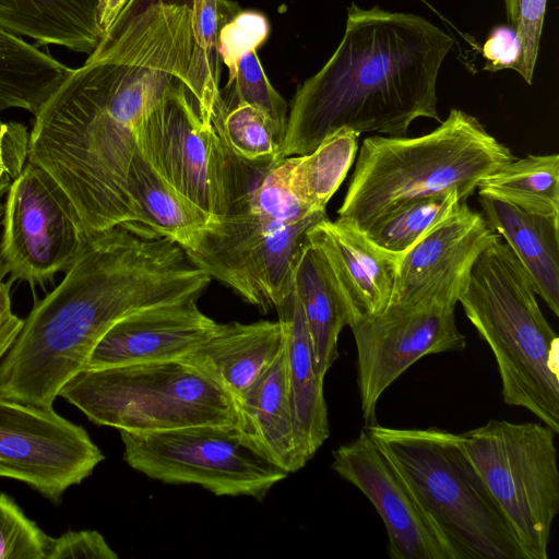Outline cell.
<instances>
[{
	"label": "cell",
	"mask_w": 559,
	"mask_h": 559,
	"mask_svg": "<svg viewBox=\"0 0 559 559\" xmlns=\"http://www.w3.org/2000/svg\"><path fill=\"white\" fill-rule=\"evenodd\" d=\"M358 138L356 132L341 129L311 153L289 157V185L310 211H325L356 158Z\"/></svg>",
	"instance_id": "cell-28"
},
{
	"label": "cell",
	"mask_w": 559,
	"mask_h": 559,
	"mask_svg": "<svg viewBox=\"0 0 559 559\" xmlns=\"http://www.w3.org/2000/svg\"><path fill=\"white\" fill-rule=\"evenodd\" d=\"M49 536L0 492V559H46Z\"/></svg>",
	"instance_id": "cell-33"
},
{
	"label": "cell",
	"mask_w": 559,
	"mask_h": 559,
	"mask_svg": "<svg viewBox=\"0 0 559 559\" xmlns=\"http://www.w3.org/2000/svg\"><path fill=\"white\" fill-rule=\"evenodd\" d=\"M72 71L0 27V112L22 108L35 115Z\"/></svg>",
	"instance_id": "cell-26"
},
{
	"label": "cell",
	"mask_w": 559,
	"mask_h": 559,
	"mask_svg": "<svg viewBox=\"0 0 559 559\" xmlns=\"http://www.w3.org/2000/svg\"><path fill=\"white\" fill-rule=\"evenodd\" d=\"M119 432L124 462L165 484L199 485L216 496L261 500L288 475L240 424Z\"/></svg>",
	"instance_id": "cell-8"
},
{
	"label": "cell",
	"mask_w": 559,
	"mask_h": 559,
	"mask_svg": "<svg viewBox=\"0 0 559 559\" xmlns=\"http://www.w3.org/2000/svg\"><path fill=\"white\" fill-rule=\"evenodd\" d=\"M460 437L526 559H547L559 511L557 433L543 423L490 419Z\"/></svg>",
	"instance_id": "cell-7"
},
{
	"label": "cell",
	"mask_w": 559,
	"mask_h": 559,
	"mask_svg": "<svg viewBox=\"0 0 559 559\" xmlns=\"http://www.w3.org/2000/svg\"><path fill=\"white\" fill-rule=\"evenodd\" d=\"M497 235L484 215L463 201L401 257L390 305L432 297L459 302L474 261Z\"/></svg>",
	"instance_id": "cell-15"
},
{
	"label": "cell",
	"mask_w": 559,
	"mask_h": 559,
	"mask_svg": "<svg viewBox=\"0 0 559 559\" xmlns=\"http://www.w3.org/2000/svg\"><path fill=\"white\" fill-rule=\"evenodd\" d=\"M0 27L88 55L104 36L98 0H0Z\"/></svg>",
	"instance_id": "cell-23"
},
{
	"label": "cell",
	"mask_w": 559,
	"mask_h": 559,
	"mask_svg": "<svg viewBox=\"0 0 559 559\" xmlns=\"http://www.w3.org/2000/svg\"><path fill=\"white\" fill-rule=\"evenodd\" d=\"M364 429L395 464L459 559H526L460 435L377 423Z\"/></svg>",
	"instance_id": "cell-5"
},
{
	"label": "cell",
	"mask_w": 559,
	"mask_h": 559,
	"mask_svg": "<svg viewBox=\"0 0 559 559\" xmlns=\"http://www.w3.org/2000/svg\"><path fill=\"white\" fill-rule=\"evenodd\" d=\"M197 300L160 305L121 319L96 344L85 369L181 360L218 325Z\"/></svg>",
	"instance_id": "cell-16"
},
{
	"label": "cell",
	"mask_w": 559,
	"mask_h": 559,
	"mask_svg": "<svg viewBox=\"0 0 559 559\" xmlns=\"http://www.w3.org/2000/svg\"><path fill=\"white\" fill-rule=\"evenodd\" d=\"M67 558L116 559L118 555L96 531H69L59 537L49 536L46 559Z\"/></svg>",
	"instance_id": "cell-37"
},
{
	"label": "cell",
	"mask_w": 559,
	"mask_h": 559,
	"mask_svg": "<svg viewBox=\"0 0 559 559\" xmlns=\"http://www.w3.org/2000/svg\"><path fill=\"white\" fill-rule=\"evenodd\" d=\"M326 215L285 225L250 213L213 218L183 248L210 277L267 312L289 294L308 229Z\"/></svg>",
	"instance_id": "cell-9"
},
{
	"label": "cell",
	"mask_w": 559,
	"mask_h": 559,
	"mask_svg": "<svg viewBox=\"0 0 559 559\" xmlns=\"http://www.w3.org/2000/svg\"><path fill=\"white\" fill-rule=\"evenodd\" d=\"M547 0H518L515 29L521 44V57L514 71L527 84L533 83Z\"/></svg>",
	"instance_id": "cell-35"
},
{
	"label": "cell",
	"mask_w": 559,
	"mask_h": 559,
	"mask_svg": "<svg viewBox=\"0 0 559 559\" xmlns=\"http://www.w3.org/2000/svg\"><path fill=\"white\" fill-rule=\"evenodd\" d=\"M332 456V469L358 488L379 513L392 559H459L395 464L365 429Z\"/></svg>",
	"instance_id": "cell-14"
},
{
	"label": "cell",
	"mask_w": 559,
	"mask_h": 559,
	"mask_svg": "<svg viewBox=\"0 0 559 559\" xmlns=\"http://www.w3.org/2000/svg\"><path fill=\"white\" fill-rule=\"evenodd\" d=\"M29 132L16 121L4 122L0 118V214L1 199L20 175L27 162Z\"/></svg>",
	"instance_id": "cell-36"
},
{
	"label": "cell",
	"mask_w": 559,
	"mask_h": 559,
	"mask_svg": "<svg viewBox=\"0 0 559 559\" xmlns=\"http://www.w3.org/2000/svg\"><path fill=\"white\" fill-rule=\"evenodd\" d=\"M140 154L185 199L214 217L226 214L224 151L183 82L177 83L141 122Z\"/></svg>",
	"instance_id": "cell-12"
},
{
	"label": "cell",
	"mask_w": 559,
	"mask_h": 559,
	"mask_svg": "<svg viewBox=\"0 0 559 559\" xmlns=\"http://www.w3.org/2000/svg\"><path fill=\"white\" fill-rule=\"evenodd\" d=\"M284 344L278 320L218 323L181 361L209 377L237 403L282 352Z\"/></svg>",
	"instance_id": "cell-18"
},
{
	"label": "cell",
	"mask_w": 559,
	"mask_h": 559,
	"mask_svg": "<svg viewBox=\"0 0 559 559\" xmlns=\"http://www.w3.org/2000/svg\"><path fill=\"white\" fill-rule=\"evenodd\" d=\"M127 189L134 224L182 248L215 218L179 194L140 152L128 175Z\"/></svg>",
	"instance_id": "cell-25"
},
{
	"label": "cell",
	"mask_w": 559,
	"mask_h": 559,
	"mask_svg": "<svg viewBox=\"0 0 559 559\" xmlns=\"http://www.w3.org/2000/svg\"><path fill=\"white\" fill-rule=\"evenodd\" d=\"M2 214L0 261L12 283L43 285L66 272L88 237L63 189L28 160L9 187Z\"/></svg>",
	"instance_id": "cell-10"
},
{
	"label": "cell",
	"mask_w": 559,
	"mask_h": 559,
	"mask_svg": "<svg viewBox=\"0 0 559 559\" xmlns=\"http://www.w3.org/2000/svg\"><path fill=\"white\" fill-rule=\"evenodd\" d=\"M173 84L159 53L131 46L73 69L34 115L27 160L63 189L88 235L134 224L127 182L138 130Z\"/></svg>",
	"instance_id": "cell-2"
},
{
	"label": "cell",
	"mask_w": 559,
	"mask_h": 559,
	"mask_svg": "<svg viewBox=\"0 0 559 559\" xmlns=\"http://www.w3.org/2000/svg\"><path fill=\"white\" fill-rule=\"evenodd\" d=\"M222 143L225 215L250 213L294 225L317 213L309 210L289 185V157L250 162L237 155L223 140Z\"/></svg>",
	"instance_id": "cell-21"
},
{
	"label": "cell",
	"mask_w": 559,
	"mask_h": 559,
	"mask_svg": "<svg viewBox=\"0 0 559 559\" xmlns=\"http://www.w3.org/2000/svg\"><path fill=\"white\" fill-rule=\"evenodd\" d=\"M210 281L179 243L139 224L88 235L0 362V395L51 407L115 323L144 309L198 299Z\"/></svg>",
	"instance_id": "cell-1"
},
{
	"label": "cell",
	"mask_w": 559,
	"mask_h": 559,
	"mask_svg": "<svg viewBox=\"0 0 559 559\" xmlns=\"http://www.w3.org/2000/svg\"><path fill=\"white\" fill-rule=\"evenodd\" d=\"M478 194L533 214L559 216V155L513 158L478 183Z\"/></svg>",
	"instance_id": "cell-27"
},
{
	"label": "cell",
	"mask_w": 559,
	"mask_h": 559,
	"mask_svg": "<svg viewBox=\"0 0 559 559\" xmlns=\"http://www.w3.org/2000/svg\"><path fill=\"white\" fill-rule=\"evenodd\" d=\"M211 122L218 136L240 157L250 162L278 159L273 130L264 115L251 105L225 107L218 95Z\"/></svg>",
	"instance_id": "cell-32"
},
{
	"label": "cell",
	"mask_w": 559,
	"mask_h": 559,
	"mask_svg": "<svg viewBox=\"0 0 559 559\" xmlns=\"http://www.w3.org/2000/svg\"><path fill=\"white\" fill-rule=\"evenodd\" d=\"M128 0H98V21L104 33L115 22Z\"/></svg>",
	"instance_id": "cell-40"
},
{
	"label": "cell",
	"mask_w": 559,
	"mask_h": 559,
	"mask_svg": "<svg viewBox=\"0 0 559 559\" xmlns=\"http://www.w3.org/2000/svg\"><path fill=\"white\" fill-rule=\"evenodd\" d=\"M507 17L509 23L514 26L518 16V0H504Z\"/></svg>",
	"instance_id": "cell-41"
},
{
	"label": "cell",
	"mask_w": 559,
	"mask_h": 559,
	"mask_svg": "<svg viewBox=\"0 0 559 559\" xmlns=\"http://www.w3.org/2000/svg\"><path fill=\"white\" fill-rule=\"evenodd\" d=\"M285 335L286 377L294 424L309 461L330 436L323 378L316 369L305 316L295 285L275 307Z\"/></svg>",
	"instance_id": "cell-19"
},
{
	"label": "cell",
	"mask_w": 559,
	"mask_h": 559,
	"mask_svg": "<svg viewBox=\"0 0 559 559\" xmlns=\"http://www.w3.org/2000/svg\"><path fill=\"white\" fill-rule=\"evenodd\" d=\"M241 11L229 0H203L193 13V52L188 71V90L195 99L201 118L211 123L219 95L221 58L218 40L223 26Z\"/></svg>",
	"instance_id": "cell-29"
},
{
	"label": "cell",
	"mask_w": 559,
	"mask_h": 559,
	"mask_svg": "<svg viewBox=\"0 0 559 559\" xmlns=\"http://www.w3.org/2000/svg\"><path fill=\"white\" fill-rule=\"evenodd\" d=\"M307 241L325 261L349 310L350 322L388 308L401 257L381 249L347 222L331 221L326 215L308 229Z\"/></svg>",
	"instance_id": "cell-17"
},
{
	"label": "cell",
	"mask_w": 559,
	"mask_h": 559,
	"mask_svg": "<svg viewBox=\"0 0 559 559\" xmlns=\"http://www.w3.org/2000/svg\"><path fill=\"white\" fill-rule=\"evenodd\" d=\"M457 301L432 297L392 304L348 325L357 350V384L366 425L376 423L384 391L424 356L461 352L466 338L455 321Z\"/></svg>",
	"instance_id": "cell-11"
},
{
	"label": "cell",
	"mask_w": 559,
	"mask_h": 559,
	"mask_svg": "<svg viewBox=\"0 0 559 559\" xmlns=\"http://www.w3.org/2000/svg\"><path fill=\"white\" fill-rule=\"evenodd\" d=\"M294 285L310 336L316 369L324 379L338 357V336L349 325L350 314L325 261L307 240L295 269Z\"/></svg>",
	"instance_id": "cell-24"
},
{
	"label": "cell",
	"mask_w": 559,
	"mask_h": 559,
	"mask_svg": "<svg viewBox=\"0 0 559 559\" xmlns=\"http://www.w3.org/2000/svg\"><path fill=\"white\" fill-rule=\"evenodd\" d=\"M269 32L266 16L255 11H240L223 26L218 40L219 58L228 74L243 52L257 50L266 40Z\"/></svg>",
	"instance_id": "cell-34"
},
{
	"label": "cell",
	"mask_w": 559,
	"mask_h": 559,
	"mask_svg": "<svg viewBox=\"0 0 559 559\" xmlns=\"http://www.w3.org/2000/svg\"><path fill=\"white\" fill-rule=\"evenodd\" d=\"M7 275L0 261V359L12 347L24 324V320L12 311L10 298L12 282L5 281Z\"/></svg>",
	"instance_id": "cell-39"
},
{
	"label": "cell",
	"mask_w": 559,
	"mask_h": 559,
	"mask_svg": "<svg viewBox=\"0 0 559 559\" xmlns=\"http://www.w3.org/2000/svg\"><path fill=\"white\" fill-rule=\"evenodd\" d=\"M513 158L476 117L456 108L426 134L368 136L337 218L365 231L379 217L420 198L457 191L466 201L481 179Z\"/></svg>",
	"instance_id": "cell-4"
},
{
	"label": "cell",
	"mask_w": 559,
	"mask_h": 559,
	"mask_svg": "<svg viewBox=\"0 0 559 559\" xmlns=\"http://www.w3.org/2000/svg\"><path fill=\"white\" fill-rule=\"evenodd\" d=\"M219 95L225 107L245 103L262 112L273 130L280 152L287 127V103L271 85L257 50L246 51L236 60Z\"/></svg>",
	"instance_id": "cell-31"
},
{
	"label": "cell",
	"mask_w": 559,
	"mask_h": 559,
	"mask_svg": "<svg viewBox=\"0 0 559 559\" xmlns=\"http://www.w3.org/2000/svg\"><path fill=\"white\" fill-rule=\"evenodd\" d=\"M90 421L153 432L197 425H239L236 401L181 360L83 370L59 395Z\"/></svg>",
	"instance_id": "cell-6"
},
{
	"label": "cell",
	"mask_w": 559,
	"mask_h": 559,
	"mask_svg": "<svg viewBox=\"0 0 559 559\" xmlns=\"http://www.w3.org/2000/svg\"><path fill=\"white\" fill-rule=\"evenodd\" d=\"M237 406L242 429L282 468L290 474L306 465L288 396L285 344Z\"/></svg>",
	"instance_id": "cell-22"
},
{
	"label": "cell",
	"mask_w": 559,
	"mask_h": 559,
	"mask_svg": "<svg viewBox=\"0 0 559 559\" xmlns=\"http://www.w3.org/2000/svg\"><path fill=\"white\" fill-rule=\"evenodd\" d=\"M462 202L457 191L420 198L379 217L362 233L381 249L402 257Z\"/></svg>",
	"instance_id": "cell-30"
},
{
	"label": "cell",
	"mask_w": 559,
	"mask_h": 559,
	"mask_svg": "<svg viewBox=\"0 0 559 559\" xmlns=\"http://www.w3.org/2000/svg\"><path fill=\"white\" fill-rule=\"evenodd\" d=\"M481 51L486 59L484 70L490 72L514 70L521 57V44L515 27L495 26L485 40Z\"/></svg>",
	"instance_id": "cell-38"
},
{
	"label": "cell",
	"mask_w": 559,
	"mask_h": 559,
	"mask_svg": "<svg viewBox=\"0 0 559 559\" xmlns=\"http://www.w3.org/2000/svg\"><path fill=\"white\" fill-rule=\"evenodd\" d=\"M166 1L187 4L192 9V12H195L200 9L203 0H166Z\"/></svg>",
	"instance_id": "cell-42"
},
{
	"label": "cell",
	"mask_w": 559,
	"mask_h": 559,
	"mask_svg": "<svg viewBox=\"0 0 559 559\" xmlns=\"http://www.w3.org/2000/svg\"><path fill=\"white\" fill-rule=\"evenodd\" d=\"M87 431L52 406L0 395V477L22 481L52 502L104 461Z\"/></svg>",
	"instance_id": "cell-13"
},
{
	"label": "cell",
	"mask_w": 559,
	"mask_h": 559,
	"mask_svg": "<svg viewBox=\"0 0 559 559\" xmlns=\"http://www.w3.org/2000/svg\"><path fill=\"white\" fill-rule=\"evenodd\" d=\"M452 46L424 16L352 2L337 48L294 95L277 158L309 154L341 129L405 136L418 118L441 122L437 82Z\"/></svg>",
	"instance_id": "cell-3"
},
{
	"label": "cell",
	"mask_w": 559,
	"mask_h": 559,
	"mask_svg": "<svg viewBox=\"0 0 559 559\" xmlns=\"http://www.w3.org/2000/svg\"><path fill=\"white\" fill-rule=\"evenodd\" d=\"M491 229L512 249L532 286L559 316V216L528 213L502 200L478 194Z\"/></svg>",
	"instance_id": "cell-20"
}]
</instances>
